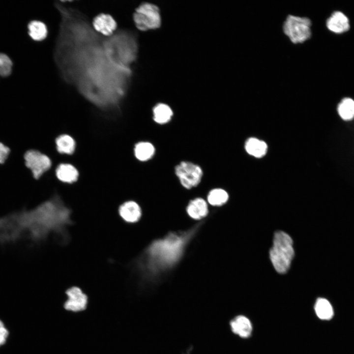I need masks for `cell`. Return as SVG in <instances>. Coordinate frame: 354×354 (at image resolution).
<instances>
[{
  "instance_id": "obj_1",
  "label": "cell",
  "mask_w": 354,
  "mask_h": 354,
  "mask_svg": "<svg viewBox=\"0 0 354 354\" xmlns=\"http://www.w3.org/2000/svg\"><path fill=\"white\" fill-rule=\"evenodd\" d=\"M71 214L70 208L59 195L55 194L33 207L23 208L7 214L6 217L10 232L15 239L34 246L53 235L63 246L71 240L68 228L74 223Z\"/></svg>"
},
{
  "instance_id": "obj_2",
  "label": "cell",
  "mask_w": 354,
  "mask_h": 354,
  "mask_svg": "<svg viewBox=\"0 0 354 354\" xmlns=\"http://www.w3.org/2000/svg\"><path fill=\"white\" fill-rule=\"evenodd\" d=\"M189 235H169L163 239L154 241L148 249L150 263L159 267L172 265L180 257Z\"/></svg>"
},
{
  "instance_id": "obj_3",
  "label": "cell",
  "mask_w": 354,
  "mask_h": 354,
  "mask_svg": "<svg viewBox=\"0 0 354 354\" xmlns=\"http://www.w3.org/2000/svg\"><path fill=\"white\" fill-rule=\"evenodd\" d=\"M293 244L291 237L286 233L278 231L275 233L269 256L275 269L279 273H286L290 268L294 256Z\"/></svg>"
},
{
  "instance_id": "obj_4",
  "label": "cell",
  "mask_w": 354,
  "mask_h": 354,
  "mask_svg": "<svg viewBox=\"0 0 354 354\" xmlns=\"http://www.w3.org/2000/svg\"><path fill=\"white\" fill-rule=\"evenodd\" d=\"M312 22L306 16L288 14L282 25L283 34L294 45H302L308 41L312 35Z\"/></svg>"
},
{
  "instance_id": "obj_5",
  "label": "cell",
  "mask_w": 354,
  "mask_h": 354,
  "mask_svg": "<svg viewBox=\"0 0 354 354\" xmlns=\"http://www.w3.org/2000/svg\"><path fill=\"white\" fill-rule=\"evenodd\" d=\"M136 28L141 31L155 30L160 27L161 18L157 6L150 3L140 4L133 14Z\"/></svg>"
},
{
  "instance_id": "obj_6",
  "label": "cell",
  "mask_w": 354,
  "mask_h": 354,
  "mask_svg": "<svg viewBox=\"0 0 354 354\" xmlns=\"http://www.w3.org/2000/svg\"><path fill=\"white\" fill-rule=\"evenodd\" d=\"M175 173L180 184L187 189L196 187L201 182L203 172L197 164L183 161L176 166Z\"/></svg>"
},
{
  "instance_id": "obj_7",
  "label": "cell",
  "mask_w": 354,
  "mask_h": 354,
  "mask_svg": "<svg viewBox=\"0 0 354 354\" xmlns=\"http://www.w3.org/2000/svg\"><path fill=\"white\" fill-rule=\"evenodd\" d=\"M24 159L25 166L31 172L35 180L40 179L52 165L50 158L36 149L27 150L24 154Z\"/></svg>"
},
{
  "instance_id": "obj_8",
  "label": "cell",
  "mask_w": 354,
  "mask_h": 354,
  "mask_svg": "<svg viewBox=\"0 0 354 354\" xmlns=\"http://www.w3.org/2000/svg\"><path fill=\"white\" fill-rule=\"evenodd\" d=\"M67 299L64 304V308L67 311L74 312L86 309L88 296L79 287L73 286L65 292Z\"/></svg>"
},
{
  "instance_id": "obj_9",
  "label": "cell",
  "mask_w": 354,
  "mask_h": 354,
  "mask_svg": "<svg viewBox=\"0 0 354 354\" xmlns=\"http://www.w3.org/2000/svg\"><path fill=\"white\" fill-rule=\"evenodd\" d=\"M325 26L331 32L341 34L347 32L350 28L349 18L339 11L333 12L325 21Z\"/></svg>"
},
{
  "instance_id": "obj_10",
  "label": "cell",
  "mask_w": 354,
  "mask_h": 354,
  "mask_svg": "<svg viewBox=\"0 0 354 354\" xmlns=\"http://www.w3.org/2000/svg\"><path fill=\"white\" fill-rule=\"evenodd\" d=\"M92 25L96 31L105 36L111 35L117 27L114 19L110 15L104 13L96 16Z\"/></svg>"
},
{
  "instance_id": "obj_11",
  "label": "cell",
  "mask_w": 354,
  "mask_h": 354,
  "mask_svg": "<svg viewBox=\"0 0 354 354\" xmlns=\"http://www.w3.org/2000/svg\"><path fill=\"white\" fill-rule=\"evenodd\" d=\"M118 213L126 222L133 223L140 219L142 211L140 206L136 202L128 201L125 202L119 206Z\"/></svg>"
},
{
  "instance_id": "obj_12",
  "label": "cell",
  "mask_w": 354,
  "mask_h": 354,
  "mask_svg": "<svg viewBox=\"0 0 354 354\" xmlns=\"http://www.w3.org/2000/svg\"><path fill=\"white\" fill-rule=\"evenodd\" d=\"M186 211L193 219L199 220L208 213V206L206 201L202 198H196L189 203Z\"/></svg>"
},
{
  "instance_id": "obj_13",
  "label": "cell",
  "mask_w": 354,
  "mask_h": 354,
  "mask_svg": "<svg viewBox=\"0 0 354 354\" xmlns=\"http://www.w3.org/2000/svg\"><path fill=\"white\" fill-rule=\"evenodd\" d=\"M56 174L58 178L65 183H72L78 179L79 173L72 165L62 163L57 167Z\"/></svg>"
},
{
  "instance_id": "obj_14",
  "label": "cell",
  "mask_w": 354,
  "mask_h": 354,
  "mask_svg": "<svg viewBox=\"0 0 354 354\" xmlns=\"http://www.w3.org/2000/svg\"><path fill=\"white\" fill-rule=\"evenodd\" d=\"M233 332L243 338L249 337L251 333L252 327L249 320L243 316H238L230 323Z\"/></svg>"
},
{
  "instance_id": "obj_15",
  "label": "cell",
  "mask_w": 354,
  "mask_h": 354,
  "mask_svg": "<svg viewBox=\"0 0 354 354\" xmlns=\"http://www.w3.org/2000/svg\"><path fill=\"white\" fill-rule=\"evenodd\" d=\"M153 120L159 124H164L169 122L173 116V112L167 104L159 103L154 106L152 109Z\"/></svg>"
},
{
  "instance_id": "obj_16",
  "label": "cell",
  "mask_w": 354,
  "mask_h": 354,
  "mask_svg": "<svg viewBox=\"0 0 354 354\" xmlns=\"http://www.w3.org/2000/svg\"><path fill=\"white\" fill-rule=\"evenodd\" d=\"M134 152L135 157L138 160L145 162L153 157L155 152V148L151 143L141 141L135 145Z\"/></svg>"
},
{
  "instance_id": "obj_17",
  "label": "cell",
  "mask_w": 354,
  "mask_h": 354,
  "mask_svg": "<svg viewBox=\"0 0 354 354\" xmlns=\"http://www.w3.org/2000/svg\"><path fill=\"white\" fill-rule=\"evenodd\" d=\"M245 150L247 153L255 157L260 158L264 156L267 151L266 144L255 138L248 139L245 143Z\"/></svg>"
},
{
  "instance_id": "obj_18",
  "label": "cell",
  "mask_w": 354,
  "mask_h": 354,
  "mask_svg": "<svg viewBox=\"0 0 354 354\" xmlns=\"http://www.w3.org/2000/svg\"><path fill=\"white\" fill-rule=\"evenodd\" d=\"M337 111L343 120L353 119L354 118V100L350 97L343 98L337 105Z\"/></svg>"
},
{
  "instance_id": "obj_19",
  "label": "cell",
  "mask_w": 354,
  "mask_h": 354,
  "mask_svg": "<svg viewBox=\"0 0 354 354\" xmlns=\"http://www.w3.org/2000/svg\"><path fill=\"white\" fill-rule=\"evenodd\" d=\"M57 149L62 154H72L74 153L76 144L74 140L70 136L62 134L56 139Z\"/></svg>"
},
{
  "instance_id": "obj_20",
  "label": "cell",
  "mask_w": 354,
  "mask_h": 354,
  "mask_svg": "<svg viewBox=\"0 0 354 354\" xmlns=\"http://www.w3.org/2000/svg\"><path fill=\"white\" fill-rule=\"evenodd\" d=\"M28 29L30 36L35 41L43 40L47 36V27L41 21L37 20L31 21L28 25Z\"/></svg>"
},
{
  "instance_id": "obj_21",
  "label": "cell",
  "mask_w": 354,
  "mask_h": 354,
  "mask_svg": "<svg viewBox=\"0 0 354 354\" xmlns=\"http://www.w3.org/2000/svg\"><path fill=\"white\" fill-rule=\"evenodd\" d=\"M315 311L317 316L323 320L331 319L334 314L331 304L324 298L317 299L315 305Z\"/></svg>"
},
{
  "instance_id": "obj_22",
  "label": "cell",
  "mask_w": 354,
  "mask_h": 354,
  "mask_svg": "<svg viewBox=\"0 0 354 354\" xmlns=\"http://www.w3.org/2000/svg\"><path fill=\"white\" fill-rule=\"evenodd\" d=\"M229 198L227 192L221 188L211 190L207 195V200L209 204L214 206H220L227 202Z\"/></svg>"
},
{
  "instance_id": "obj_23",
  "label": "cell",
  "mask_w": 354,
  "mask_h": 354,
  "mask_svg": "<svg viewBox=\"0 0 354 354\" xmlns=\"http://www.w3.org/2000/svg\"><path fill=\"white\" fill-rule=\"evenodd\" d=\"M12 63L10 58L5 54L0 53V75L6 77L11 72Z\"/></svg>"
},
{
  "instance_id": "obj_24",
  "label": "cell",
  "mask_w": 354,
  "mask_h": 354,
  "mask_svg": "<svg viewBox=\"0 0 354 354\" xmlns=\"http://www.w3.org/2000/svg\"><path fill=\"white\" fill-rule=\"evenodd\" d=\"M10 153L9 147L0 142V165L5 163Z\"/></svg>"
},
{
  "instance_id": "obj_25",
  "label": "cell",
  "mask_w": 354,
  "mask_h": 354,
  "mask_svg": "<svg viewBox=\"0 0 354 354\" xmlns=\"http://www.w3.org/2000/svg\"><path fill=\"white\" fill-rule=\"evenodd\" d=\"M8 335V330L4 326L0 328V346L5 343Z\"/></svg>"
},
{
  "instance_id": "obj_26",
  "label": "cell",
  "mask_w": 354,
  "mask_h": 354,
  "mask_svg": "<svg viewBox=\"0 0 354 354\" xmlns=\"http://www.w3.org/2000/svg\"><path fill=\"white\" fill-rule=\"evenodd\" d=\"M4 326V325L3 322L1 320H0V328L3 327Z\"/></svg>"
}]
</instances>
